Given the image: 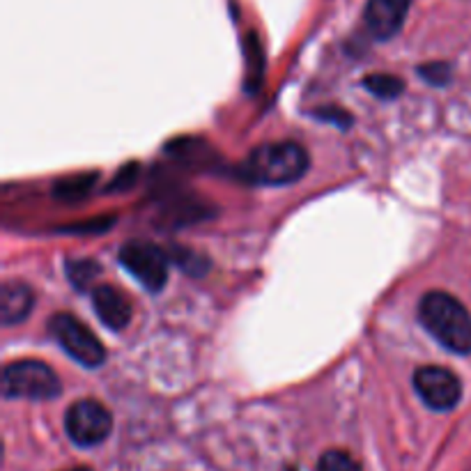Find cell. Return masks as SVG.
Listing matches in <instances>:
<instances>
[{
	"label": "cell",
	"instance_id": "6da1fadb",
	"mask_svg": "<svg viewBox=\"0 0 471 471\" xmlns=\"http://www.w3.org/2000/svg\"><path fill=\"white\" fill-rule=\"evenodd\" d=\"M418 320L446 350L471 354V315L449 292H427L418 304Z\"/></svg>",
	"mask_w": 471,
	"mask_h": 471
},
{
	"label": "cell",
	"instance_id": "7a4b0ae2",
	"mask_svg": "<svg viewBox=\"0 0 471 471\" xmlns=\"http://www.w3.org/2000/svg\"><path fill=\"white\" fill-rule=\"evenodd\" d=\"M311 159L308 152L296 142H267L253 150L244 164V177L256 184L279 187L292 184L306 175Z\"/></svg>",
	"mask_w": 471,
	"mask_h": 471
},
{
	"label": "cell",
	"instance_id": "3957f363",
	"mask_svg": "<svg viewBox=\"0 0 471 471\" xmlns=\"http://www.w3.org/2000/svg\"><path fill=\"white\" fill-rule=\"evenodd\" d=\"M3 395L26 401H53L61 395V379L45 361H12L3 370Z\"/></svg>",
	"mask_w": 471,
	"mask_h": 471
},
{
	"label": "cell",
	"instance_id": "277c9868",
	"mask_svg": "<svg viewBox=\"0 0 471 471\" xmlns=\"http://www.w3.org/2000/svg\"><path fill=\"white\" fill-rule=\"evenodd\" d=\"M49 329L51 336L62 345V350L74 356L81 366L97 368L106 361V350L102 340L74 315L58 313L49 320Z\"/></svg>",
	"mask_w": 471,
	"mask_h": 471
},
{
	"label": "cell",
	"instance_id": "5b68a950",
	"mask_svg": "<svg viewBox=\"0 0 471 471\" xmlns=\"http://www.w3.org/2000/svg\"><path fill=\"white\" fill-rule=\"evenodd\" d=\"M67 437L77 446L90 449L102 444L113 430V417L102 402L78 401L65 414Z\"/></svg>",
	"mask_w": 471,
	"mask_h": 471
},
{
	"label": "cell",
	"instance_id": "8992f818",
	"mask_svg": "<svg viewBox=\"0 0 471 471\" xmlns=\"http://www.w3.org/2000/svg\"><path fill=\"white\" fill-rule=\"evenodd\" d=\"M120 263L150 292H159L168 280V258L152 241H129V244H125L120 248Z\"/></svg>",
	"mask_w": 471,
	"mask_h": 471
},
{
	"label": "cell",
	"instance_id": "52a82bcc",
	"mask_svg": "<svg viewBox=\"0 0 471 471\" xmlns=\"http://www.w3.org/2000/svg\"><path fill=\"white\" fill-rule=\"evenodd\" d=\"M414 389L430 410L449 411L460 402L462 384L449 368L426 366L414 373Z\"/></svg>",
	"mask_w": 471,
	"mask_h": 471
},
{
	"label": "cell",
	"instance_id": "ba28073f",
	"mask_svg": "<svg viewBox=\"0 0 471 471\" xmlns=\"http://www.w3.org/2000/svg\"><path fill=\"white\" fill-rule=\"evenodd\" d=\"M411 0H368L366 26L375 39H391L398 35L410 12Z\"/></svg>",
	"mask_w": 471,
	"mask_h": 471
},
{
	"label": "cell",
	"instance_id": "9c48e42d",
	"mask_svg": "<svg viewBox=\"0 0 471 471\" xmlns=\"http://www.w3.org/2000/svg\"><path fill=\"white\" fill-rule=\"evenodd\" d=\"M93 306L97 318L113 331L125 329L132 320V306L120 290L110 285H99L93 290Z\"/></svg>",
	"mask_w": 471,
	"mask_h": 471
},
{
	"label": "cell",
	"instance_id": "30bf717a",
	"mask_svg": "<svg viewBox=\"0 0 471 471\" xmlns=\"http://www.w3.org/2000/svg\"><path fill=\"white\" fill-rule=\"evenodd\" d=\"M35 304L33 290L26 283L19 280H7L0 290V318L5 327L19 324L30 315V308Z\"/></svg>",
	"mask_w": 471,
	"mask_h": 471
},
{
	"label": "cell",
	"instance_id": "8fae6325",
	"mask_svg": "<svg viewBox=\"0 0 471 471\" xmlns=\"http://www.w3.org/2000/svg\"><path fill=\"white\" fill-rule=\"evenodd\" d=\"M244 51H247V90L256 93V88H260L263 81V49L260 42L256 37V33H248L244 39Z\"/></svg>",
	"mask_w": 471,
	"mask_h": 471
},
{
	"label": "cell",
	"instance_id": "7c38bea8",
	"mask_svg": "<svg viewBox=\"0 0 471 471\" xmlns=\"http://www.w3.org/2000/svg\"><path fill=\"white\" fill-rule=\"evenodd\" d=\"M363 85L382 99H394L405 90L401 78L391 77V74H370V77L363 81Z\"/></svg>",
	"mask_w": 471,
	"mask_h": 471
},
{
	"label": "cell",
	"instance_id": "4fadbf2b",
	"mask_svg": "<svg viewBox=\"0 0 471 471\" xmlns=\"http://www.w3.org/2000/svg\"><path fill=\"white\" fill-rule=\"evenodd\" d=\"M94 177L97 175H78V177H69V180H61L55 184L53 193L62 200H78L85 193L90 191V187L94 184Z\"/></svg>",
	"mask_w": 471,
	"mask_h": 471
},
{
	"label": "cell",
	"instance_id": "5bb4252c",
	"mask_svg": "<svg viewBox=\"0 0 471 471\" xmlns=\"http://www.w3.org/2000/svg\"><path fill=\"white\" fill-rule=\"evenodd\" d=\"M318 471H361V465L347 451L334 449L320 458Z\"/></svg>",
	"mask_w": 471,
	"mask_h": 471
},
{
	"label": "cell",
	"instance_id": "9a60e30c",
	"mask_svg": "<svg viewBox=\"0 0 471 471\" xmlns=\"http://www.w3.org/2000/svg\"><path fill=\"white\" fill-rule=\"evenodd\" d=\"M67 272H69L71 283L85 290V288H90L94 276H97L99 267L93 260H74V263H67Z\"/></svg>",
	"mask_w": 471,
	"mask_h": 471
},
{
	"label": "cell",
	"instance_id": "2e32d148",
	"mask_svg": "<svg viewBox=\"0 0 471 471\" xmlns=\"http://www.w3.org/2000/svg\"><path fill=\"white\" fill-rule=\"evenodd\" d=\"M418 74L433 85H446L451 81V67L446 62H430V65L418 67Z\"/></svg>",
	"mask_w": 471,
	"mask_h": 471
},
{
	"label": "cell",
	"instance_id": "e0dca14e",
	"mask_svg": "<svg viewBox=\"0 0 471 471\" xmlns=\"http://www.w3.org/2000/svg\"><path fill=\"white\" fill-rule=\"evenodd\" d=\"M69 471H90V469H85V467H78V469H69Z\"/></svg>",
	"mask_w": 471,
	"mask_h": 471
}]
</instances>
